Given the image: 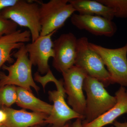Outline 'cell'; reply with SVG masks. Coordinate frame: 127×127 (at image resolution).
I'll return each mask as SVG.
<instances>
[{
  "label": "cell",
  "mask_w": 127,
  "mask_h": 127,
  "mask_svg": "<svg viewBox=\"0 0 127 127\" xmlns=\"http://www.w3.org/2000/svg\"><path fill=\"white\" fill-rule=\"evenodd\" d=\"M39 4L41 36L61 28L76 12L68 0H51L45 3L39 1Z\"/></svg>",
  "instance_id": "cell-5"
},
{
  "label": "cell",
  "mask_w": 127,
  "mask_h": 127,
  "mask_svg": "<svg viewBox=\"0 0 127 127\" xmlns=\"http://www.w3.org/2000/svg\"><path fill=\"white\" fill-rule=\"evenodd\" d=\"M77 39L72 32L62 34L53 42L52 65L59 72H65L75 65Z\"/></svg>",
  "instance_id": "cell-9"
},
{
  "label": "cell",
  "mask_w": 127,
  "mask_h": 127,
  "mask_svg": "<svg viewBox=\"0 0 127 127\" xmlns=\"http://www.w3.org/2000/svg\"><path fill=\"white\" fill-rule=\"evenodd\" d=\"M7 119V114L3 109H0V124H3Z\"/></svg>",
  "instance_id": "cell-21"
},
{
  "label": "cell",
  "mask_w": 127,
  "mask_h": 127,
  "mask_svg": "<svg viewBox=\"0 0 127 127\" xmlns=\"http://www.w3.org/2000/svg\"><path fill=\"white\" fill-rule=\"evenodd\" d=\"M7 114V119L3 124L6 127H32L44 124L48 116L41 113L29 112L25 109L16 110L2 107Z\"/></svg>",
  "instance_id": "cell-12"
},
{
  "label": "cell",
  "mask_w": 127,
  "mask_h": 127,
  "mask_svg": "<svg viewBox=\"0 0 127 127\" xmlns=\"http://www.w3.org/2000/svg\"><path fill=\"white\" fill-rule=\"evenodd\" d=\"M16 62L10 66L3 65V70L7 71L8 74L0 72V86L7 85H14L25 89L32 92L31 87L37 92L40 88L36 84L32 74V66L26 46L23 45L14 53Z\"/></svg>",
  "instance_id": "cell-1"
},
{
  "label": "cell",
  "mask_w": 127,
  "mask_h": 127,
  "mask_svg": "<svg viewBox=\"0 0 127 127\" xmlns=\"http://www.w3.org/2000/svg\"></svg>",
  "instance_id": "cell-27"
},
{
  "label": "cell",
  "mask_w": 127,
  "mask_h": 127,
  "mask_svg": "<svg viewBox=\"0 0 127 127\" xmlns=\"http://www.w3.org/2000/svg\"><path fill=\"white\" fill-rule=\"evenodd\" d=\"M72 127H82V120L80 119H77L73 123Z\"/></svg>",
  "instance_id": "cell-22"
},
{
  "label": "cell",
  "mask_w": 127,
  "mask_h": 127,
  "mask_svg": "<svg viewBox=\"0 0 127 127\" xmlns=\"http://www.w3.org/2000/svg\"><path fill=\"white\" fill-rule=\"evenodd\" d=\"M90 47L102 59L111 77L112 84L127 86V43L119 48H107L89 42Z\"/></svg>",
  "instance_id": "cell-6"
},
{
  "label": "cell",
  "mask_w": 127,
  "mask_h": 127,
  "mask_svg": "<svg viewBox=\"0 0 127 127\" xmlns=\"http://www.w3.org/2000/svg\"><path fill=\"white\" fill-rule=\"evenodd\" d=\"M113 124L116 127H127V122L120 123L116 120L114 122Z\"/></svg>",
  "instance_id": "cell-23"
},
{
  "label": "cell",
  "mask_w": 127,
  "mask_h": 127,
  "mask_svg": "<svg viewBox=\"0 0 127 127\" xmlns=\"http://www.w3.org/2000/svg\"><path fill=\"white\" fill-rule=\"evenodd\" d=\"M116 104L100 117L90 122L82 123V127H103L113 123L119 116L127 113V91L121 86L115 94Z\"/></svg>",
  "instance_id": "cell-14"
},
{
  "label": "cell",
  "mask_w": 127,
  "mask_h": 127,
  "mask_svg": "<svg viewBox=\"0 0 127 127\" xmlns=\"http://www.w3.org/2000/svg\"><path fill=\"white\" fill-rule=\"evenodd\" d=\"M54 83L56 86L57 91L48 92L49 99L53 103V108L51 113L46 119L44 124H51L53 127H61L73 119L84 120V116L75 112L66 103L63 81L58 80Z\"/></svg>",
  "instance_id": "cell-8"
},
{
  "label": "cell",
  "mask_w": 127,
  "mask_h": 127,
  "mask_svg": "<svg viewBox=\"0 0 127 127\" xmlns=\"http://www.w3.org/2000/svg\"><path fill=\"white\" fill-rule=\"evenodd\" d=\"M0 127H6L5 126V125H4V124H2L0 126Z\"/></svg>",
  "instance_id": "cell-25"
},
{
  "label": "cell",
  "mask_w": 127,
  "mask_h": 127,
  "mask_svg": "<svg viewBox=\"0 0 127 127\" xmlns=\"http://www.w3.org/2000/svg\"><path fill=\"white\" fill-rule=\"evenodd\" d=\"M71 21L78 29L86 30L96 36L111 37L117 31L112 21L100 16L74 13L71 17Z\"/></svg>",
  "instance_id": "cell-11"
},
{
  "label": "cell",
  "mask_w": 127,
  "mask_h": 127,
  "mask_svg": "<svg viewBox=\"0 0 127 127\" xmlns=\"http://www.w3.org/2000/svg\"><path fill=\"white\" fill-rule=\"evenodd\" d=\"M17 99L16 103L23 109L31 110L34 112L50 115L53 106L36 97L32 93L20 87H17Z\"/></svg>",
  "instance_id": "cell-16"
},
{
  "label": "cell",
  "mask_w": 127,
  "mask_h": 127,
  "mask_svg": "<svg viewBox=\"0 0 127 127\" xmlns=\"http://www.w3.org/2000/svg\"><path fill=\"white\" fill-rule=\"evenodd\" d=\"M88 39L82 37L77 39L75 65L86 73L88 76L97 79L104 86L112 84L111 78L102 58L90 47Z\"/></svg>",
  "instance_id": "cell-3"
},
{
  "label": "cell",
  "mask_w": 127,
  "mask_h": 127,
  "mask_svg": "<svg viewBox=\"0 0 127 127\" xmlns=\"http://www.w3.org/2000/svg\"><path fill=\"white\" fill-rule=\"evenodd\" d=\"M1 125H2V124H0V126Z\"/></svg>",
  "instance_id": "cell-26"
},
{
  "label": "cell",
  "mask_w": 127,
  "mask_h": 127,
  "mask_svg": "<svg viewBox=\"0 0 127 127\" xmlns=\"http://www.w3.org/2000/svg\"><path fill=\"white\" fill-rule=\"evenodd\" d=\"M18 25L6 19L0 13V37L17 31Z\"/></svg>",
  "instance_id": "cell-19"
},
{
  "label": "cell",
  "mask_w": 127,
  "mask_h": 127,
  "mask_svg": "<svg viewBox=\"0 0 127 127\" xmlns=\"http://www.w3.org/2000/svg\"><path fill=\"white\" fill-rule=\"evenodd\" d=\"M113 9L115 17L127 18V0H97Z\"/></svg>",
  "instance_id": "cell-18"
},
{
  "label": "cell",
  "mask_w": 127,
  "mask_h": 127,
  "mask_svg": "<svg viewBox=\"0 0 127 127\" xmlns=\"http://www.w3.org/2000/svg\"><path fill=\"white\" fill-rule=\"evenodd\" d=\"M62 74L64 87L68 95V104L74 111L85 117L86 98L83 94V86L87 75L83 70L75 65Z\"/></svg>",
  "instance_id": "cell-7"
},
{
  "label": "cell",
  "mask_w": 127,
  "mask_h": 127,
  "mask_svg": "<svg viewBox=\"0 0 127 127\" xmlns=\"http://www.w3.org/2000/svg\"><path fill=\"white\" fill-rule=\"evenodd\" d=\"M19 0H0V12L7 7L15 5Z\"/></svg>",
  "instance_id": "cell-20"
},
{
  "label": "cell",
  "mask_w": 127,
  "mask_h": 127,
  "mask_svg": "<svg viewBox=\"0 0 127 127\" xmlns=\"http://www.w3.org/2000/svg\"><path fill=\"white\" fill-rule=\"evenodd\" d=\"M56 32L40 36L34 41L25 45L31 62L37 67L38 72L41 75L46 74L50 70L48 61L50 58L54 57L52 37Z\"/></svg>",
  "instance_id": "cell-10"
},
{
  "label": "cell",
  "mask_w": 127,
  "mask_h": 127,
  "mask_svg": "<svg viewBox=\"0 0 127 127\" xmlns=\"http://www.w3.org/2000/svg\"><path fill=\"white\" fill-rule=\"evenodd\" d=\"M17 87L7 85L0 86V107H10L16 103L17 99Z\"/></svg>",
  "instance_id": "cell-17"
},
{
  "label": "cell",
  "mask_w": 127,
  "mask_h": 127,
  "mask_svg": "<svg viewBox=\"0 0 127 127\" xmlns=\"http://www.w3.org/2000/svg\"><path fill=\"white\" fill-rule=\"evenodd\" d=\"M31 39V32L27 30H17L0 37V68L6 62L13 63L14 61L11 57L12 50L20 49Z\"/></svg>",
  "instance_id": "cell-13"
},
{
  "label": "cell",
  "mask_w": 127,
  "mask_h": 127,
  "mask_svg": "<svg viewBox=\"0 0 127 127\" xmlns=\"http://www.w3.org/2000/svg\"><path fill=\"white\" fill-rule=\"evenodd\" d=\"M87 94L85 119L82 123L95 120L112 107L117 103L116 97L111 96L104 84L97 79L87 76L83 83Z\"/></svg>",
  "instance_id": "cell-2"
},
{
  "label": "cell",
  "mask_w": 127,
  "mask_h": 127,
  "mask_svg": "<svg viewBox=\"0 0 127 127\" xmlns=\"http://www.w3.org/2000/svg\"><path fill=\"white\" fill-rule=\"evenodd\" d=\"M38 2L19 0L15 5L0 12L6 19L21 27L28 28L31 32L32 42L36 40L40 34V5Z\"/></svg>",
  "instance_id": "cell-4"
},
{
  "label": "cell",
  "mask_w": 127,
  "mask_h": 127,
  "mask_svg": "<svg viewBox=\"0 0 127 127\" xmlns=\"http://www.w3.org/2000/svg\"><path fill=\"white\" fill-rule=\"evenodd\" d=\"M79 14L102 17L110 20L115 17L113 9L96 0H68Z\"/></svg>",
  "instance_id": "cell-15"
},
{
  "label": "cell",
  "mask_w": 127,
  "mask_h": 127,
  "mask_svg": "<svg viewBox=\"0 0 127 127\" xmlns=\"http://www.w3.org/2000/svg\"><path fill=\"white\" fill-rule=\"evenodd\" d=\"M32 127H41L39 126V125H35V126H33ZM72 127V126H71V124L69 123H67L66 124L63 126V127Z\"/></svg>",
  "instance_id": "cell-24"
}]
</instances>
